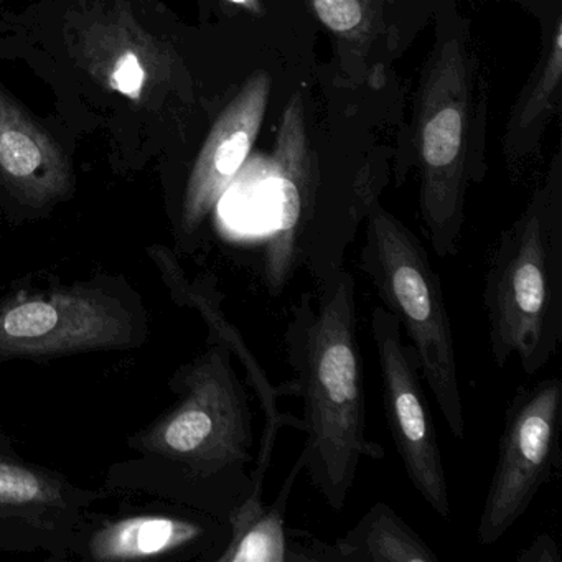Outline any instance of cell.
<instances>
[{
    "label": "cell",
    "instance_id": "7c38bea8",
    "mask_svg": "<svg viewBox=\"0 0 562 562\" xmlns=\"http://www.w3.org/2000/svg\"><path fill=\"white\" fill-rule=\"evenodd\" d=\"M146 252L159 271L173 304L199 312L200 317L209 327L210 340L223 341L232 350L233 357L238 358L239 363L245 368L246 380H248L251 391H255L259 406H261L262 417H265L258 452H256L255 475H252V485L255 486H252V495L248 502H262L266 473H268L272 456H274L279 432L285 427L304 430L302 417L282 413L279 409V397L294 396V384L292 381H288V383L274 386L269 381L265 368L261 367L238 328L226 317L225 308H223V299L225 297L220 291L215 276L203 272L195 278H190L183 266L180 265L179 255L167 246H147Z\"/></svg>",
    "mask_w": 562,
    "mask_h": 562
},
{
    "label": "cell",
    "instance_id": "7a4b0ae2",
    "mask_svg": "<svg viewBox=\"0 0 562 562\" xmlns=\"http://www.w3.org/2000/svg\"><path fill=\"white\" fill-rule=\"evenodd\" d=\"M284 345L294 396L304 403V472L327 505L340 512L361 460L384 457L383 447L367 436L363 357L348 269L315 288V295H301Z\"/></svg>",
    "mask_w": 562,
    "mask_h": 562
},
{
    "label": "cell",
    "instance_id": "52a82bcc",
    "mask_svg": "<svg viewBox=\"0 0 562 562\" xmlns=\"http://www.w3.org/2000/svg\"><path fill=\"white\" fill-rule=\"evenodd\" d=\"M561 420L562 381L558 376L521 386L509 401L476 528L479 544L498 542L561 470Z\"/></svg>",
    "mask_w": 562,
    "mask_h": 562
},
{
    "label": "cell",
    "instance_id": "4fadbf2b",
    "mask_svg": "<svg viewBox=\"0 0 562 562\" xmlns=\"http://www.w3.org/2000/svg\"><path fill=\"white\" fill-rule=\"evenodd\" d=\"M271 167L276 223L262 248L261 278L268 294L276 299L302 268V249L314 220L321 183L312 167L304 103L299 94L289 101L282 113Z\"/></svg>",
    "mask_w": 562,
    "mask_h": 562
},
{
    "label": "cell",
    "instance_id": "8992f818",
    "mask_svg": "<svg viewBox=\"0 0 562 562\" xmlns=\"http://www.w3.org/2000/svg\"><path fill=\"white\" fill-rule=\"evenodd\" d=\"M367 236L360 252L363 274L409 338L419 367L456 439H465V414L459 363L449 308L439 274L416 235L378 200L367 216Z\"/></svg>",
    "mask_w": 562,
    "mask_h": 562
},
{
    "label": "cell",
    "instance_id": "5b68a950",
    "mask_svg": "<svg viewBox=\"0 0 562 562\" xmlns=\"http://www.w3.org/2000/svg\"><path fill=\"white\" fill-rule=\"evenodd\" d=\"M149 337V308L124 276L101 272L0 297V367L137 350Z\"/></svg>",
    "mask_w": 562,
    "mask_h": 562
},
{
    "label": "cell",
    "instance_id": "ac0fdd59",
    "mask_svg": "<svg viewBox=\"0 0 562 562\" xmlns=\"http://www.w3.org/2000/svg\"><path fill=\"white\" fill-rule=\"evenodd\" d=\"M337 562H439V555L393 506L380 502L334 541Z\"/></svg>",
    "mask_w": 562,
    "mask_h": 562
},
{
    "label": "cell",
    "instance_id": "5bb4252c",
    "mask_svg": "<svg viewBox=\"0 0 562 562\" xmlns=\"http://www.w3.org/2000/svg\"><path fill=\"white\" fill-rule=\"evenodd\" d=\"M74 41L71 50L80 67L98 85L134 104L154 103L172 85V55L123 9L87 15Z\"/></svg>",
    "mask_w": 562,
    "mask_h": 562
},
{
    "label": "cell",
    "instance_id": "ba28073f",
    "mask_svg": "<svg viewBox=\"0 0 562 562\" xmlns=\"http://www.w3.org/2000/svg\"><path fill=\"white\" fill-rule=\"evenodd\" d=\"M108 492V490H106ZM114 508L98 503L85 519L71 559L94 562H216L229 539V522L206 513L127 493ZM134 495V493H133Z\"/></svg>",
    "mask_w": 562,
    "mask_h": 562
},
{
    "label": "cell",
    "instance_id": "44dd1931",
    "mask_svg": "<svg viewBox=\"0 0 562 562\" xmlns=\"http://www.w3.org/2000/svg\"><path fill=\"white\" fill-rule=\"evenodd\" d=\"M229 4L245 9L251 14L258 15L261 12V0H228Z\"/></svg>",
    "mask_w": 562,
    "mask_h": 562
},
{
    "label": "cell",
    "instance_id": "9c48e42d",
    "mask_svg": "<svg viewBox=\"0 0 562 562\" xmlns=\"http://www.w3.org/2000/svg\"><path fill=\"white\" fill-rule=\"evenodd\" d=\"M90 488L19 452L0 430V551L70 561L88 513L106 499Z\"/></svg>",
    "mask_w": 562,
    "mask_h": 562
},
{
    "label": "cell",
    "instance_id": "8fae6325",
    "mask_svg": "<svg viewBox=\"0 0 562 562\" xmlns=\"http://www.w3.org/2000/svg\"><path fill=\"white\" fill-rule=\"evenodd\" d=\"M269 97L271 80L262 71H256L213 124L172 216L180 255L192 256L199 251L206 222L258 139Z\"/></svg>",
    "mask_w": 562,
    "mask_h": 562
},
{
    "label": "cell",
    "instance_id": "ffe728a7",
    "mask_svg": "<svg viewBox=\"0 0 562 562\" xmlns=\"http://www.w3.org/2000/svg\"><path fill=\"white\" fill-rule=\"evenodd\" d=\"M518 562H561L562 555L559 552L558 544H555L554 538L551 535L536 536L532 539L531 544L528 548L522 549L518 555H516Z\"/></svg>",
    "mask_w": 562,
    "mask_h": 562
},
{
    "label": "cell",
    "instance_id": "e0dca14e",
    "mask_svg": "<svg viewBox=\"0 0 562 562\" xmlns=\"http://www.w3.org/2000/svg\"><path fill=\"white\" fill-rule=\"evenodd\" d=\"M562 18L548 19L542 29V47L531 75L513 104L503 136L508 162H521L538 150L549 123L561 110Z\"/></svg>",
    "mask_w": 562,
    "mask_h": 562
},
{
    "label": "cell",
    "instance_id": "2e32d148",
    "mask_svg": "<svg viewBox=\"0 0 562 562\" xmlns=\"http://www.w3.org/2000/svg\"><path fill=\"white\" fill-rule=\"evenodd\" d=\"M304 472L299 456L271 505L243 503L228 518L229 539L216 562H337L334 542L285 525L295 480Z\"/></svg>",
    "mask_w": 562,
    "mask_h": 562
},
{
    "label": "cell",
    "instance_id": "9a60e30c",
    "mask_svg": "<svg viewBox=\"0 0 562 562\" xmlns=\"http://www.w3.org/2000/svg\"><path fill=\"white\" fill-rule=\"evenodd\" d=\"M0 186L34 212L52 209L74 192V169L64 150L2 90Z\"/></svg>",
    "mask_w": 562,
    "mask_h": 562
},
{
    "label": "cell",
    "instance_id": "30bf717a",
    "mask_svg": "<svg viewBox=\"0 0 562 562\" xmlns=\"http://www.w3.org/2000/svg\"><path fill=\"white\" fill-rule=\"evenodd\" d=\"M371 335L380 364L387 427L407 479L430 509L440 518H450L446 467L413 348L404 341L396 317L384 307L371 312Z\"/></svg>",
    "mask_w": 562,
    "mask_h": 562
},
{
    "label": "cell",
    "instance_id": "277c9868",
    "mask_svg": "<svg viewBox=\"0 0 562 562\" xmlns=\"http://www.w3.org/2000/svg\"><path fill=\"white\" fill-rule=\"evenodd\" d=\"M483 307L493 361L512 358L539 373L562 338V160L555 154L544 182L521 215L499 233L486 265Z\"/></svg>",
    "mask_w": 562,
    "mask_h": 562
},
{
    "label": "cell",
    "instance_id": "d6986e66",
    "mask_svg": "<svg viewBox=\"0 0 562 562\" xmlns=\"http://www.w3.org/2000/svg\"><path fill=\"white\" fill-rule=\"evenodd\" d=\"M318 21L341 42H364L373 15L367 0H311Z\"/></svg>",
    "mask_w": 562,
    "mask_h": 562
},
{
    "label": "cell",
    "instance_id": "3957f363",
    "mask_svg": "<svg viewBox=\"0 0 562 562\" xmlns=\"http://www.w3.org/2000/svg\"><path fill=\"white\" fill-rule=\"evenodd\" d=\"M486 91L470 29L447 4L414 101L419 215L439 258L459 252L470 187L485 179Z\"/></svg>",
    "mask_w": 562,
    "mask_h": 562
},
{
    "label": "cell",
    "instance_id": "6da1fadb",
    "mask_svg": "<svg viewBox=\"0 0 562 562\" xmlns=\"http://www.w3.org/2000/svg\"><path fill=\"white\" fill-rule=\"evenodd\" d=\"M176 403L127 439L133 456L111 463L110 493L177 503L228 521L252 495L256 467L251 393L223 341L170 376Z\"/></svg>",
    "mask_w": 562,
    "mask_h": 562
}]
</instances>
